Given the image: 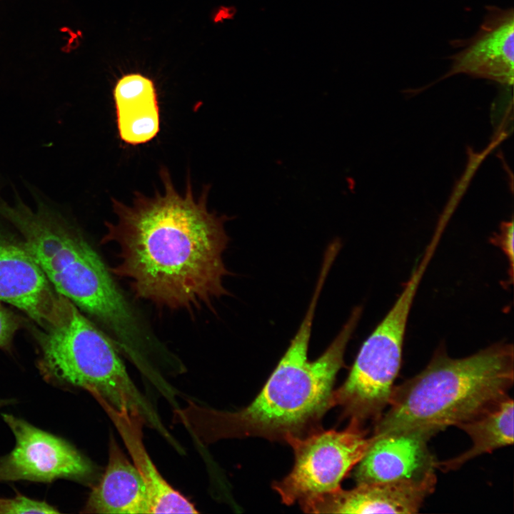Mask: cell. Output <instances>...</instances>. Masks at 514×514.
I'll return each instance as SVG.
<instances>
[{
    "mask_svg": "<svg viewBox=\"0 0 514 514\" xmlns=\"http://www.w3.org/2000/svg\"><path fill=\"white\" fill-rule=\"evenodd\" d=\"M159 173L161 191L151 196L136 191L131 205L111 200L116 220L106 223L101 239L117 249L118 262L110 271L126 281L135 298L158 309H211L228 293L223 253L230 218L208 210V185L196 197L188 174L183 194L166 168Z\"/></svg>",
    "mask_w": 514,
    "mask_h": 514,
    "instance_id": "1",
    "label": "cell"
},
{
    "mask_svg": "<svg viewBox=\"0 0 514 514\" xmlns=\"http://www.w3.org/2000/svg\"><path fill=\"white\" fill-rule=\"evenodd\" d=\"M31 192L35 209L14 189L11 205L0 195V215L21 235L57 293L86 314L122 353L143 348L152 331L109 267L62 212L34 188Z\"/></svg>",
    "mask_w": 514,
    "mask_h": 514,
    "instance_id": "2",
    "label": "cell"
},
{
    "mask_svg": "<svg viewBox=\"0 0 514 514\" xmlns=\"http://www.w3.org/2000/svg\"><path fill=\"white\" fill-rule=\"evenodd\" d=\"M325 281L320 275L296 335L253 400L238 411L205 410L206 439L261 437L286 443L322 428L323 416L333 407V386L347 345L362 314L361 307L355 308L325 351L311 361L312 325Z\"/></svg>",
    "mask_w": 514,
    "mask_h": 514,
    "instance_id": "3",
    "label": "cell"
},
{
    "mask_svg": "<svg viewBox=\"0 0 514 514\" xmlns=\"http://www.w3.org/2000/svg\"><path fill=\"white\" fill-rule=\"evenodd\" d=\"M513 344L496 343L469 356L435 351L416 376L394 386L388 410L375 422L373 435L410 433L428 440L493 407L513 384Z\"/></svg>",
    "mask_w": 514,
    "mask_h": 514,
    "instance_id": "4",
    "label": "cell"
},
{
    "mask_svg": "<svg viewBox=\"0 0 514 514\" xmlns=\"http://www.w3.org/2000/svg\"><path fill=\"white\" fill-rule=\"evenodd\" d=\"M37 368L45 381L80 388L118 410L138 414L169 442L173 438L157 411L130 378L109 337L70 301L60 323L35 331Z\"/></svg>",
    "mask_w": 514,
    "mask_h": 514,
    "instance_id": "5",
    "label": "cell"
},
{
    "mask_svg": "<svg viewBox=\"0 0 514 514\" xmlns=\"http://www.w3.org/2000/svg\"><path fill=\"white\" fill-rule=\"evenodd\" d=\"M423 272L413 269L392 307L363 343L344 383L333 393L341 417L364 425L388 407L400 368L407 323Z\"/></svg>",
    "mask_w": 514,
    "mask_h": 514,
    "instance_id": "6",
    "label": "cell"
},
{
    "mask_svg": "<svg viewBox=\"0 0 514 514\" xmlns=\"http://www.w3.org/2000/svg\"><path fill=\"white\" fill-rule=\"evenodd\" d=\"M371 440L364 425L356 420H349L342 430L321 428L291 438L286 443L293 450V468L272 487L284 504L298 503L304 511L341 488V482L363 457Z\"/></svg>",
    "mask_w": 514,
    "mask_h": 514,
    "instance_id": "7",
    "label": "cell"
},
{
    "mask_svg": "<svg viewBox=\"0 0 514 514\" xmlns=\"http://www.w3.org/2000/svg\"><path fill=\"white\" fill-rule=\"evenodd\" d=\"M1 415L14 435L15 445L0 456V483H51L64 479L89 484L93 480V464L69 441L13 414Z\"/></svg>",
    "mask_w": 514,
    "mask_h": 514,
    "instance_id": "8",
    "label": "cell"
},
{
    "mask_svg": "<svg viewBox=\"0 0 514 514\" xmlns=\"http://www.w3.org/2000/svg\"><path fill=\"white\" fill-rule=\"evenodd\" d=\"M0 215V301L19 308L41 328L61 322L68 299L57 293L21 235Z\"/></svg>",
    "mask_w": 514,
    "mask_h": 514,
    "instance_id": "9",
    "label": "cell"
},
{
    "mask_svg": "<svg viewBox=\"0 0 514 514\" xmlns=\"http://www.w3.org/2000/svg\"><path fill=\"white\" fill-rule=\"evenodd\" d=\"M458 49L450 56V66L440 79L465 74L500 84L513 83L514 11L513 7L485 6L477 31L468 39L450 41Z\"/></svg>",
    "mask_w": 514,
    "mask_h": 514,
    "instance_id": "10",
    "label": "cell"
},
{
    "mask_svg": "<svg viewBox=\"0 0 514 514\" xmlns=\"http://www.w3.org/2000/svg\"><path fill=\"white\" fill-rule=\"evenodd\" d=\"M435 470L420 478L356 484L311 504L309 513H416L435 490Z\"/></svg>",
    "mask_w": 514,
    "mask_h": 514,
    "instance_id": "11",
    "label": "cell"
},
{
    "mask_svg": "<svg viewBox=\"0 0 514 514\" xmlns=\"http://www.w3.org/2000/svg\"><path fill=\"white\" fill-rule=\"evenodd\" d=\"M366 453L355 466L356 484L420 478L435 470L428 439L415 434L372 435Z\"/></svg>",
    "mask_w": 514,
    "mask_h": 514,
    "instance_id": "12",
    "label": "cell"
},
{
    "mask_svg": "<svg viewBox=\"0 0 514 514\" xmlns=\"http://www.w3.org/2000/svg\"><path fill=\"white\" fill-rule=\"evenodd\" d=\"M95 398L114 424L146 485L151 513H197L194 505L163 478L151 459L143 444L141 417Z\"/></svg>",
    "mask_w": 514,
    "mask_h": 514,
    "instance_id": "13",
    "label": "cell"
},
{
    "mask_svg": "<svg viewBox=\"0 0 514 514\" xmlns=\"http://www.w3.org/2000/svg\"><path fill=\"white\" fill-rule=\"evenodd\" d=\"M105 471L93 487L82 513H151L146 485L133 463L111 437Z\"/></svg>",
    "mask_w": 514,
    "mask_h": 514,
    "instance_id": "14",
    "label": "cell"
},
{
    "mask_svg": "<svg viewBox=\"0 0 514 514\" xmlns=\"http://www.w3.org/2000/svg\"><path fill=\"white\" fill-rule=\"evenodd\" d=\"M120 138L131 145L152 140L160 129V114L154 84L141 74L123 76L114 90Z\"/></svg>",
    "mask_w": 514,
    "mask_h": 514,
    "instance_id": "15",
    "label": "cell"
},
{
    "mask_svg": "<svg viewBox=\"0 0 514 514\" xmlns=\"http://www.w3.org/2000/svg\"><path fill=\"white\" fill-rule=\"evenodd\" d=\"M513 400L506 396L478 415L456 425L472 440V446L453 458L435 463L443 472L458 469L478 455L513 443Z\"/></svg>",
    "mask_w": 514,
    "mask_h": 514,
    "instance_id": "16",
    "label": "cell"
},
{
    "mask_svg": "<svg viewBox=\"0 0 514 514\" xmlns=\"http://www.w3.org/2000/svg\"><path fill=\"white\" fill-rule=\"evenodd\" d=\"M59 509L45 500L30 498L16 490L14 498L0 497V514H58Z\"/></svg>",
    "mask_w": 514,
    "mask_h": 514,
    "instance_id": "17",
    "label": "cell"
},
{
    "mask_svg": "<svg viewBox=\"0 0 514 514\" xmlns=\"http://www.w3.org/2000/svg\"><path fill=\"white\" fill-rule=\"evenodd\" d=\"M513 231V220L503 221L500 226L499 231L495 233L490 239V243L500 248L507 258L508 263V275L510 277L509 281L511 283L513 278L514 266Z\"/></svg>",
    "mask_w": 514,
    "mask_h": 514,
    "instance_id": "18",
    "label": "cell"
},
{
    "mask_svg": "<svg viewBox=\"0 0 514 514\" xmlns=\"http://www.w3.org/2000/svg\"><path fill=\"white\" fill-rule=\"evenodd\" d=\"M21 326V320L0 301V349L11 348L12 340Z\"/></svg>",
    "mask_w": 514,
    "mask_h": 514,
    "instance_id": "19",
    "label": "cell"
},
{
    "mask_svg": "<svg viewBox=\"0 0 514 514\" xmlns=\"http://www.w3.org/2000/svg\"><path fill=\"white\" fill-rule=\"evenodd\" d=\"M17 403V400L16 398H0V409L12 405L14 404H16Z\"/></svg>",
    "mask_w": 514,
    "mask_h": 514,
    "instance_id": "20",
    "label": "cell"
}]
</instances>
